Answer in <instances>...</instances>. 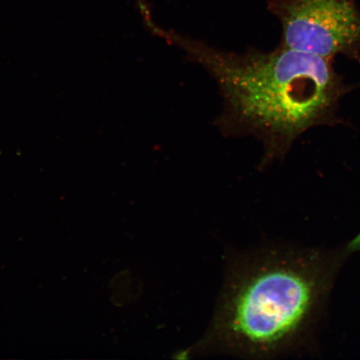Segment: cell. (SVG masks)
Returning <instances> with one entry per match:
<instances>
[{"label": "cell", "mask_w": 360, "mask_h": 360, "mask_svg": "<svg viewBox=\"0 0 360 360\" xmlns=\"http://www.w3.org/2000/svg\"><path fill=\"white\" fill-rule=\"evenodd\" d=\"M153 29L215 80L223 100L216 126L226 136H253L262 143L261 168L285 159L307 130L339 123L340 101L353 89L332 58L281 45L270 52L224 51L156 25Z\"/></svg>", "instance_id": "obj_1"}, {"label": "cell", "mask_w": 360, "mask_h": 360, "mask_svg": "<svg viewBox=\"0 0 360 360\" xmlns=\"http://www.w3.org/2000/svg\"><path fill=\"white\" fill-rule=\"evenodd\" d=\"M337 260L307 250H273L245 259L225 290L216 340L225 350L247 356L295 348L317 321Z\"/></svg>", "instance_id": "obj_2"}, {"label": "cell", "mask_w": 360, "mask_h": 360, "mask_svg": "<svg viewBox=\"0 0 360 360\" xmlns=\"http://www.w3.org/2000/svg\"><path fill=\"white\" fill-rule=\"evenodd\" d=\"M282 26L280 45L335 60L360 61V10L356 0H269Z\"/></svg>", "instance_id": "obj_3"}]
</instances>
